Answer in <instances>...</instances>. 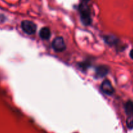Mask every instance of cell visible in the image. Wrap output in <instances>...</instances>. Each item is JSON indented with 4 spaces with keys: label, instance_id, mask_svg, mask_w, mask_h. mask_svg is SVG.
I'll return each instance as SVG.
<instances>
[{
    "label": "cell",
    "instance_id": "6da1fadb",
    "mask_svg": "<svg viewBox=\"0 0 133 133\" xmlns=\"http://www.w3.org/2000/svg\"><path fill=\"white\" fill-rule=\"evenodd\" d=\"M79 12H80L81 21L85 25H88L91 23L90 10L89 6L85 2L79 5Z\"/></svg>",
    "mask_w": 133,
    "mask_h": 133
},
{
    "label": "cell",
    "instance_id": "3957f363",
    "mask_svg": "<svg viewBox=\"0 0 133 133\" xmlns=\"http://www.w3.org/2000/svg\"><path fill=\"white\" fill-rule=\"evenodd\" d=\"M52 47L55 51L61 52L65 50L66 47L63 38L60 36L55 38L52 42Z\"/></svg>",
    "mask_w": 133,
    "mask_h": 133
},
{
    "label": "cell",
    "instance_id": "9c48e42d",
    "mask_svg": "<svg viewBox=\"0 0 133 133\" xmlns=\"http://www.w3.org/2000/svg\"><path fill=\"white\" fill-rule=\"evenodd\" d=\"M127 125L129 128L133 127V118H129L127 119Z\"/></svg>",
    "mask_w": 133,
    "mask_h": 133
},
{
    "label": "cell",
    "instance_id": "ba28073f",
    "mask_svg": "<svg viewBox=\"0 0 133 133\" xmlns=\"http://www.w3.org/2000/svg\"><path fill=\"white\" fill-rule=\"evenodd\" d=\"M105 42L110 45H115L118 42V40L114 36H107L105 38Z\"/></svg>",
    "mask_w": 133,
    "mask_h": 133
},
{
    "label": "cell",
    "instance_id": "7a4b0ae2",
    "mask_svg": "<svg viewBox=\"0 0 133 133\" xmlns=\"http://www.w3.org/2000/svg\"><path fill=\"white\" fill-rule=\"evenodd\" d=\"M21 27L23 31L28 35H32L36 32V25L31 21L25 20L22 22Z\"/></svg>",
    "mask_w": 133,
    "mask_h": 133
},
{
    "label": "cell",
    "instance_id": "52a82bcc",
    "mask_svg": "<svg viewBox=\"0 0 133 133\" xmlns=\"http://www.w3.org/2000/svg\"><path fill=\"white\" fill-rule=\"evenodd\" d=\"M125 110L128 115L132 116H133V102L129 101L125 105Z\"/></svg>",
    "mask_w": 133,
    "mask_h": 133
},
{
    "label": "cell",
    "instance_id": "5b68a950",
    "mask_svg": "<svg viewBox=\"0 0 133 133\" xmlns=\"http://www.w3.org/2000/svg\"><path fill=\"white\" fill-rule=\"evenodd\" d=\"M109 72V68L105 66H101L97 68L96 70V75L97 77H103Z\"/></svg>",
    "mask_w": 133,
    "mask_h": 133
},
{
    "label": "cell",
    "instance_id": "30bf717a",
    "mask_svg": "<svg viewBox=\"0 0 133 133\" xmlns=\"http://www.w3.org/2000/svg\"><path fill=\"white\" fill-rule=\"evenodd\" d=\"M130 57H131V58H132L133 59V49L131 51V52H130Z\"/></svg>",
    "mask_w": 133,
    "mask_h": 133
},
{
    "label": "cell",
    "instance_id": "277c9868",
    "mask_svg": "<svg viewBox=\"0 0 133 133\" xmlns=\"http://www.w3.org/2000/svg\"><path fill=\"white\" fill-rule=\"evenodd\" d=\"M101 90L107 95H112L114 94V89L110 82L108 80H105L101 86Z\"/></svg>",
    "mask_w": 133,
    "mask_h": 133
},
{
    "label": "cell",
    "instance_id": "8992f818",
    "mask_svg": "<svg viewBox=\"0 0 133 133\" xmlns=\"http://www.w3.org/2000/svg\"><path fill=\"white\" fill-rule=\"evenodd\" d=\"M51 31L48 27H44L41 29L40 31V36L43 40H48L50 38Z\"/></svg>",
    "mask_w": 133,
    "mask_h": 133
},
{
    "label": "cell",
    "instance_id": "8fae6325",
    "mask_svg": "<svg viewBox=\"0 0 133 133\" xmlns=\"http://www.w3.org/2000/svg\"><path fill=\"white\" fill-rule=\"evenodd\" d=\"M83 1H84V2H85V3H87V2H88V1H90V0H83Z\"/></svg>",
    "mask_w": 133,
    "mask_h": 133
}]
</instances>
